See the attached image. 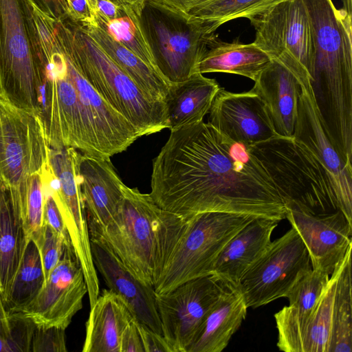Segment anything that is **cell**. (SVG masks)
Listing matches in <instances>:
<instances>
[{
  "label": "cell",
  "mask_w": 352,
  "mask_h": 352,
  "mask_svg": "<svg viewBox=\"0 0 352 352\" xmlns=\"http://www.w3.org/2000/svg\"><path fill=\"white\" fill-rule=\"evenodd\" d=\"M31 0H0V94L40 116L46 57Z\"/></svg>",
  "instance_id": "6"
},
{
  "label": "cell",
  "mask_w": 352,
  "mask_h": 352,
  "mask_svg": "<svg viewBox=\"0 0 352 352\" xmlns=\"http://www.w3.org/2000/svg\"><path fill=\"white\" fill-rule=\"evenodd\" d=\"M1 183V180L0 179V184Z\"/></svg>",
  "instance_id": "49"
},
{
  "label": "cell",
  "mask_w": 352,
  "mask_h": 352,
  "mask_svg": "<svg viewBox=\"0 0 352 352\" xmlns=\"http://www.w3.org/2000/svg\"><path fill=\"white\" fill-rule=\"evenodd\" d=\"M278 221L257 217L241 229L219 254L212 275L225 284L238 287L248 270L271 243V236Z\"/></svg>",
  "instance_id": "22"
},
{
  "label": "cell",
  "mask_w": 352,
  "mask_h": 352,
  "mask_svg": "<svg viewBox=\"0 0 352 352\" xmlns=\"http://www.w3.org/2000/svg\"><path fill=\"white\" fill-rule=\"evenodd\" d=\"M34 6L50 18L60 21L68 16L65 0H31Z\"/></svg>",
  "instance_id": "42"
},
{
  "label": "cell",
  "mask_w": 352,
  "mask_h": 352,
  "mask_svg": "<svg viewBox=\"0 0 352 352\" xmlns=\"http://www.w3.org/2000/svg\"><path fill=\"white\" fill-rule=\"evenodd\" d=\"M311 270L309 252L297 231L292 227L271 242L243 274L238 288L247 307L257 308L286 297Z\"/></svg>",
  "instance_id": "11"
},
{
  "label": "cell",
  "mask_w": 352,
  "mask_h": 352,
  "mask_svg": "<svg viewBox=\"0 0 352 352\" xmlns=\"http://www.w3.org/2000/svg\"><path fill=\"white\" fill-rule=\"evenodd\" d=\"M94 16V24L156 69L151 53L141 31L137 14L132 8L120 6L117 16L111 20L104 19L95 13Z\"/></svg>",
  "instance_id": "33"
},
{
  "label": "cell",
  "mask_w": 352,
  "mask_h": 352,
  "mask_svg": "<svg viewBox=\"0 0 352 352\" xmlns=\"http://www.w3.org/2000/svg\"><path fill=\"white\" fill-rule=\"evenodd\" d=\"M12 314L8 313L6 309L0 294V322L10 324Z\"/></svg>",
  "instance_id": "46"
},
{
  "label": "cell",
  "mask_w": 352,
  "mask_h": 352,
  "mask_svg": "<svg viewBox=\"0 0 352 352\" xmlns=\"http://www.w3.org/2000/svg\"><path fill=\"white\" fill-rule=\"evenodd\" d=\"M221 87L201 73L171 84L164 100L170 131L203 121Z\"/></svg>",
  "instance_id": "26"
},
{
  "label": "cell",
  "mask_w": 352,
  "mask_h": 352,
  "mask_svg": "<svg viewBox=\"0 0 352 352\" xmlns=\"http://www.w3.org/2000/svg\"><path fill=\"white\" fill-rule=\"evenodd\" d=\"M43 193L41 173L30 177L22 227L26 240L32 239L43 226Z\"/></svg>",
  "instance_id": "35"
},
{
  "label": "cell",
  "mask_w": 352,
  "mask_h": 352,
  "mask_svg": "<svg viewBox=\"0 0 352 352\" xmlns=\"http://www.w3.org/2000/svg\"><path fill=\"white\" fill-rule=\"evenodd\" d=\"M68 17L81 24L94 23V12L88 0H65Z\"/></svg>",
  "instance_id": "41"
},
{
  "label": "cell",
  "mask_w": 352,
  "mask_h": 352,
  "mask_svg": "<svg viewBox=\"0 0 352 352\" xmlns=\"http://www.w3.org/2000/svg\"><path fill=\"white\" fill-rule=\"evenodd\" d=\"M32 240L39 251L45 283L67 245L59 235L45 224H43L40 232Z\"/></svg>",
  "instance_id": "36"
},
{
  "label": "cell",
  "mask_w": 352,
  "mask_h": 352,
  "mask_svg": "<svg viewBox=\"0 0 352 352\" xmlns=\"http://www.w3.org/2000/svg\"><path fill=\"white\" fill-rule=\"evenodd\" d=\"M12 323H0V352H18Z\"/></svg>",
  "instance_id": "43"
},
{
  "label": "cell",
  "mask_w": 352,
  "mask_h": 352,
  "mask_svg": "<svg viewBox=\"0 0 352 352\" xmlns=\"http://www.w3.org/2000/svg\"><path fill=\"white\" fill-rule=\"evenodd\" d=\"M21 223L16 218L10 196L0 184V278L1 298L7 294L21 264L26 245Z\"/></svg>",
  "instance_id": "29"
},
{
  "label": "cell",
  "mask_w": 352,
  "mask_h": 352,
  "mask_svg": "<svg viewBox=\"0 0 352 352\" xmlns=\"http://www.w3.org/2000/svg\"><path fill=\"white\" fill-rule=\"evenodd\" d=\"M80 25L146 97L156 102H164L171 84L156 69L95 24Z\"/></svg>",
  "instance_id": "27"
},
{
  "label": "cell",
  "mask_w": 352,
  "mask_h": 352,
  "mask_svg": "<svg viewBox=\"0 0 352 352\" xmlns=\"http://www.w3.org/2000/svg\"><path fill=\"white\" fill-rule=\"evenodd\" d=\"M208 123L234 142L250 145L278 135L263 100L252 90L221 87L209 110Z\"/></svg>",
  "instance_id": "18"
},
{
  "label": "cell",
  "mask_w": 352,
  "mask_h": 352,
  "mask_svg": "<svg viewBox=\"0 0 352 352\" xmlns=\"http://www.w3.org/2000/svg\"><path fill=\"white\" fill-rule=\"evenodd\" d=\"M254 43L271 59L296 62L309 74L314 46L309 14L302 0H286L250 19Z\"/></svg>",
  "instance_id": "13"
},
{
  "label": "cell",
  "mask_w": 352,
  "mask_h": 352,
  "mask_svg": "<svg viewBox=\"0 0 352 352\" xmlns=\"http://www.w3.org/2000/svg\"><path fill=\"white\" fill-rule=\"evenodd\" d=\"M45 283L43 266L39 251L35 243L26 242L19 267L3 298V302L10 314L22 311L37 296Z\"/></svg>",
  "instance_id": "31"
},
{
  "label": "cell",
  "mask_w": 352,
  "mask_h": 352,
  "mask_svg": "<svg viewBox=\"0 0 352 352\" xmlns=\"http://www.w3.org/2000/svg\"><path fill=\"white\" fill-rule=\"evenodd\" d=\"M248 146L269 174L285 206L294 204L318 214L340 210L329 172L292 136L276 135Z\"/></svg>",
  "instance_id": "8"
},
{
  "label": "cell",
  "mask_w": 352,
  "mask_h": 352,
  "mask_svg": "<svg viewBox=\"0 0 352 352\" xmlns=\"http://www.w3.org/2000/svg\"><path fill=\"white\" fill-rule=\"evenodd\" d=\"M87 294L80 265L72 247L66 246L37 296L21 313L38 327L66 329Z\"/></svg>",
  "instance_id": "15"
},
{
  "label": "cell",
  "mask_w": 352,
  "mask_h": 352,
  "mask_svg": "<svg viewBox=\"0 0 352 352\" xmlns=\"http://www.w3.org/2000/svg\"><path fill=\"white\" fill-rule=\"evenodd\" d=\"M307 74L298 63L271 59L254 80L251 90L266 104L278 135H293L300 82Z\"/></svg>",
  "instance_id": "20"
},
{
  "label": "cell",
  "mask_w": 352,
  "mask_h": 352,
  "mask_svg": "<svg viewBox=\"0 0 352 352\" xmlns=\"http://www.w3.org/2000/svg\"><path fill=\"white\" fill-rule=\"evenodd\" d=\"M343 3L342 9L350 16H351V0H342Z\"/></svg>",
  "instance_id": "47"
},
{
  "label": "cell",
  "mask_w": 352,
  "mask_h": 352,
  "mask_svg": "<svg viewBox=\"0 0 352 352\" xmlns=\"http://www.w3.org/2000/svg\"><path fill=\"white\" fill-rule=\"evenodd\" d=\"M155 69L169 83L188 80L216 36L208 21L144 0L137 13Z\"/></svg>",
  "instance_id": "7"
},
{
  "label": "cell",
  "mask_w": 352,
  "mask_h": 352,
  "mask_svg": "<svg viewBox=\"0 0 352 352\" xmlns=\"http://www.w3.org/2000/svg\"><path fill=\"white\" fill-rule=\"evenodd\" d=\"M329 277L312 269L288 293L289 305L274 314L280 351L298 352L302 336Z\"/></svg>",
  "instance_id": "23"
},
{
  "label": "cell",
  "mask_w": 352,
  "mask_h": 352,
  "mask_svg": "<svg viewBox=\"0 0 352 352\" xmlns=\"http://www.w3.org/2000/svg\"><path fill=\"white\" fill-rule=\"evenodd\" d=\"M79 151L74 148L50 147L49 159L41 176L42 186L52 195L63 219L72 244L80 247L90 240L78 172Z\"/></svg>",
  "instance_id": "17"
},
{
  "label": "cell",
  "mask_w": 352,
  "mask_h": 352,
  "mask_svg": "<svg viewBox=\"0 0 352 352\" xmlns=\"http://www.w3.org/2000/svg\"><path fill=\"white\" fill-rule=\"evenodd\" d=\"M351 250L352 245L336 267L337 282L329 352L352 351Z\"/></svg>",
  "instance_id": "30"
},
{
  "label": "cell",
  "mask_w": 352,
  "mask_h": 352,
  "mask_svg": "<svg viewBox=\"0 0 352 352\" xmlns=\"http://www.w3.org/2000/svg\"><path fill=\"white\" fill-rule=\"evenodd\" d=\"M78 172L89 234L103 229L123 199L124 184L110 159L79 152Z\"/></svg>",
  "instance_id": "19"
},
{
  "label": "cell",
  "mask_w": 352,
  "mask_h": 352,
  "mask_svg": "<svg viewBox=\"0 0 352 352\" xmlns=\"http://www.w3.org/2000/svg\"><path fill=\"white\" fill-rule=\"evenodd\" d=\"M55 41L97 93L142 134L168 129L164 102L146 97L78 23L55 21Z\"/></svg>",
  "instance_id": "5"
},
{
  "label": "cell",
  "mask_w": 352,
  "mask_h": 352,
  "mask_svg": "<svg viewBox=\"0 0 352 352\" xmlns=\"http://www.w3.org/2000/svg\"><path fill=\"white\" fill-rule=\"evenodd\" d=\"M270 60L254 42L245 44L234 40L226 43L215 36L198 65V72L233 74L254 81Z\"/></svg>",
  "instance_id": "28"
},
{
  "label": "cell",
  "mask_w": 352,
  "mask_h": 352,
  "mask_svg": "<svg viewBox=\"0 0 352 352\" xmlns=\"http://www.w3.org/2000/svg\"><path fill=\"white\" fill-rule=\"evenodd\" d=\"M117 6H129L132 8L136 14L138 12L139 9L140 8L143 1L144 0H109ZM91 9L93 10L94 5L96 0H88Z\"/></svg>",
  "instance_id": "45"
},
{
  "label": "cell",
  "mask_w": 352,
  "mask_h": 352,
  "mask_svg": "<svg viewBox=\"0 0 352 352\" xmlns=\"http://www.w3.org/2000/svg\"><path fill=\"white\" fill-rule=\"evenodd\" d=\"M248 307L238 287L225 284L187 352H221L245 318Z\"/></svg>",
  "instance_id": "24"
},
{
  "label": "cell",
  "mask_w": 352,
  "mask_h": 352,
  "mask_svg": "<svg viewBox=\"0 0 352 352\" xmlns=\"http://www.w3.org/2000/svg\"><path fill=\"white\" fill-rule=\"evenodd\" d=\"M1 292H2V289H1V278H0V294H1Z\"/></svg>",
  "instance_id": "48"
},
{
  "label": "cell",
  "mask_w": 352,
  "mask_h": 352,
  "mask_svg": "<svg viewBox=\"0 0 352 352\" xmlns=\"http://www.w3.org/2000/svg\"><path fill=\"white\" fill-rule=\"evenodd\" d=\"M285 206V219L302 240L312 269L331 275L352 245V223L340 210L318 214L294 204Z\"/></svg>",
  "instance_id": "16"
},
{
  "label": "cell",
  "mask_w": 352,
  "mask_h": 352,
  "mask_svg": "<svg viewBox=\"0 0 352 352\" xmlns=\"http://www.w3.org/2000/svg\"><path fill=\"white\" fill-rule=\"evenodd\" d=\"M314 46L311 82L330 140L345 161L352 157L351 16L331 0H302Z\"/></svg>",
  "instance_id": "3"
},
{
  "label": "cell",
  "mask_w": 352,
  "mask_h": 352,
  "mask_svg": "<svg viewBox=\"0 0 352 352\" xmlns=\"http://www.w3.org/2000/svg\"><path fill=\"white\" fill-rule=\"evenodd\" d=\"M255 217L205 212L187 219L153 287L155 294L168 292L188 280L211 275L214 264L227 243Z\"/></svg>",
  "instance_id": "10"
},
{
  "label": "cell",
  "mask_w": 352,
  "mask_h": 352,
  "mask_svg": "<svg viewBox=\"0 0 352 352\" xmlns=\"http://www.w3.org/2000/svg\"><path fill=\"white\" fill-rule=\"evenodd\" d=\"M32 352H67L65 329L36 326L31 344Z\"/></svg>",
  "instance_id": "37"
},
{
  "label": "cell",
  "mask_w": 352,
  "mask_h": 352,
  "mask_svg": "<svg viewBox=\"0 0 352 352\" xmlns=\"http://www.w3.org/2000/svg\"><path fill=\"white\" fill-rule=\"evenodd\" d=\"M138 329L144 352H173L171 346L162 335L139 322Z\"/></svg>",
  "instance_id": "39"
},
{
  "label": "cell",
  "mask_w": 352,
  "mask_h": 352,
  "mask_svg": "<svg viewBox=\"0 0 352 352\" xmlns=\"http://www.w3.org/2000/svg\"><path fill=\"white\" fill-rule=\"evenodd\" d=\"M91 248L96 269L108 289L125 301L139 322L162 335L153 287L135 277L105 245L91 240Z\"/></svg>",
  "instance_id": "21"
},
{
  "label": "cell",
  "mask_w": 352,
  "mask_h": 352,
  "mask_svg": "<svg viewBox=\"0 0 352 352\" xmlns=\"http://www.w3.org/2000/svg\"><path fill=\"white\" fill-rule=\"evenodd\" d=\"M120 352H144L138 321L135 318L129 322L122 333Z\"/></svg>",
  "instance_id": "40"
},
{
  "label": "cell",
  "mask_w": 352,
  "mask_h": 352,
  "mask_svg": "<svg viewBox=\"0 0 352 352\" xmlns=\"http://www.w3.org/2000/svg\"><path fill=\"white\" fill-rule=\"evenodd\" d=\"M286 0H208L190 11L188 14L204 19L213 31L230 21L260 15Z\"/></svg>",
  "instance_id": "34"
},
{
  "label": "cell",
  "mask_w": 352,
  "mask_h": 352,
  "mask_svg": "<svg viewBox=\"0 0 352 352\" xmlns=\"http://www.w3.org/2000/svg\"><path fill=\"white\" fill-rule=\"evenodd\" d=\"M49 149L38 116L18 107L0 94V179L21 226L30 177L41 173Z\"/></svg>",
  "instance_id": "9"
},
{
  "label": "cell",
  "mask_w": 352,
  "mask_h": 352,
  "mask_svg": "<svg viewBox=\"0 0 352 352\" xmlns=\"http://www.w3.org/2000/svg\"><path fill=\"white\" fill-rule=\"evenodd\" d=\"M45 54L39 118L50 148L71 147L89 156L110 159L142 136L92 87L58 47L54 34Z\"/></svg>",
  "instance_id": "2"
},
{
  "label": "cell",
  "mask_w": 352,
  "mask_h": 352,
  "mask_svg": "<svg viewBox=\"0 0 352 352\" xmlns=\"http://www.w3.org/2000/svg\"><path fill=\"white\" fill-rule=\"evenodd\" d=\"M292 137L329 172L336 185L340 210L352 223V165L344 161L325 130L308 74L301 79Z\"/></svg>",
  "instance_id": "14"
},
{
  "label": "cell",
  "mask_w": 352,
  "mask_h": 352,
  "mask_svg": "<svg viewBox=\"0 0 352 352\" xmlns=\"http://www.w3.org/2000/svg\"><path fill=\"white\" fill-rule=\"evenodd\" d=\"M336 282V268L306 327L298 352H329Z\"/></svg>",
  "instance_id": "32"
},
{
  "label": "cell",
  "mask_w": 352,
  "mask_h": 352,
  "mask_svg": "<svg viewBox=\"0 0 352 352\" xmlns=\"http://www.w3.org/2000/svg\"><path fill=\"white\" fill-rule=\"evenodd\" d=\"M85 324L82 352H120L122 333L134 318L125 301L115 292L103 289Z\"/></svg>",
  "instance_id": "25"
},
{
  "label": "cell",
  "mask_w": 352,
  "mask_h": 352,
  "mask_svg": "<svg viewBox=\"0 0 352 352\" xmlns=\"http://www.w3.org/2000/svg\"><path fill=\"white\" fill-rule=\"evenodd\" d=\"M151 197L187 219L223 212L285 219L284 201L248 145L204 121L170 131L153 160Z\"/></svg>",
  "instance_id": "1"
},
{
  "label": "cell",
  "mask_w": 352,
  "mask_h": 352,
  "mask_svg": "<svg viewBox=\"0 0 352 352\" xmlns=\"http://www.w3.org/2000/svg\"><path fill=\"white\" fill-rule=\"evenodd\" d=\"M42 189L44 198L43 224L51 228L64 240L67 246H72L67 228L52 194L43 186Z\"/></svg>",
  "instance_id": "38"
},
{
  "label": "cell",
  "mask_w": 352,
  "mask_h": 352,
  "mask_svg": "<svg viewBox=\"0 0 352 352\" xmlns=\"http://www.w3.org/2000/svg\"><path fill=\"white\" fill-rule=\"evenodd\" d=\"M117 212L91 240L105 245L139 280L154 287L186 219L160 208L149 194L124 185Z\"/></svg>",
  "instance_id": "4"
},
{
  "label": "cell",
  "mask_w": 352,
  "mask_h": 352,
  "mask_svg": "<svg viewBox=\"0 0 352 352\" xmlns=\"http://www.w3.org/2000/svg\"><path fill=\"white\" fill-rule=\"evenodd\" d=\"M225 283L213 275L188 280L157 294L162 335L173 352H187L208 312Z\"/></svg>",
  "instance_id": "12"
},
{
  "label": "cell",
  "mask_w": 352,
  "mask_h": 352,
  "mask_svg": "<svg viewBox=\"0 0 352 352\" xmlns=\"http://www.w3.org/2000/svg\"><path fill=\"white\" fill-rule=\"evenodd\" d=\"M166 6L188 14L190 10L208 0H153Z\"/></svg>",
  "instance_id": "44"
}]
</instances>
